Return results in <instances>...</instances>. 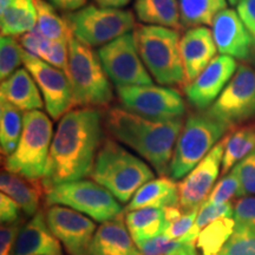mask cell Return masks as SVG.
I'll use <instances>...</instances> for the list:
<instances>
[{"label":"cell","mask_w":255,"mask_h":255,"mask_svg":"<svg viewBox=\"0 0 255 255\" xmlns=\"http://www.w3.org/2000/svg\"><path fill=\"white\" fill-rule=\"evenodd\" d=\"M180 51L186 85L193 82L219 52L213 32L207 26L188 28L181 37Z\"/></svg>","instance_id":"18"},{"label":"cell","mask_w":255,"mask_h":255,"mask_svg":"<svg viewBox=\"0 0 255 255\" xmlns=\"http://www.w3.org/2000/svg\"><path fill=\"white\" fill-rule=\"evenodd\" d=\"M18 40L25 52L30 53L31 56L41 58V56H43L44 51H45L47 45H49L51 39L44 36L39 28L36 26L34 28H32L31 31L18 37Z\"/></svg>","instance_id":"40"},{"label":"cell","mask_w":255,"mask_h":255,"mask_svg":"<svg viewBox=\"0 0 255 255\" xmlns=\"http://www.w3.org/2000/svg\"><path fill=\"white\" fill-rule=\"evenodd\" d=\"M231 129L255 119V69L238 66L237 72L219 98L207 110Z\"/></svg>","instance_id":"11"},{"label":"cell","mask_w":255,"mask_h":255,"mask_svg":"<svg viewBox=\"0 0 255 255\" xmlns=\"http://www.w3.org/2000/svg\"><path fill=\"white\" fill-rule=\"evenodd\" d=\"M21 227H23V219L13 223H8V225H1V228H0V255H12Z\"/></svg>","instance_id":"42"},{"label":"cell","mask_w":255,"mask_h":255,"mask_svg":"<svg viewBox=\"0 0 255 255\" xmlns=\"http://www.w3.org/2000/svg\"><path fill=\"white\" fill-rule=\"evenodd\" d=\"M68 77L72 88V108H108L114 100L111 81L100 57L72 37L69 41Z\"/></svg>","instance_id":"5"},{"label":"cell","mask_w":255,"mask_h":255,"mask_svg":"<svg viewBox=\"0 0 255 255\" xmlns=\"http://www.w3.org/2000/svg\"><path fill=\"white\" fill-rule=\"evenodd\" d=\"M97 55L108 77L117 88L154 84L139 57L133 32L101 46Z\"/></svg>","instance_id":"12"},{"label":"cell","mask_w":255,"mask_h":255,"mask_svg":"<svg viewBox=\"0 0 255 255\" xmlns=\"http://www.w3.org/2000/svg\"><path fill=\"white\" fill-rule=\"evenodd\" d=\"M197 213H199V209L183 212L178 218L167 223L163 232L164 237L171 239V240H181V239L187 237L191 231V228L194 227V223H195L197 218Z\"/></svg>","instance_id":"38"},{"label":"cell","mask_w":255,"mask_h":255,"mask_svg":"<svg viewBox=\"0 0 255 255\" xmlns=\"http://www.w3.org/2000/svg\"><path fill=\"white\" fill-rule=\"evenodd\" d=\"M237 70V59L229 56H216L193 82L183 88L188 102L196 110H208Z\"/></svg>","instance_id":"16"},{"label":"cell","mask_w":255,"mask_h":255,"mask_svg":"<svg viewBox=\"0 0 255 255\" xmlns=\"http://www.w3.org/2000/svg\"><path fill=\"white\" fill-rule=\"evenodd\" d=\"M178 183L171 177L154 178L139 188L130 200L127 212L141 208H167L178 206Z\"/></svg>","instance_id":"23"},{"label":"cell","mask_w":255,"mask_h":255,"mask_svg":"<svg viewBox=\"0 0 255 255\" xmlns=\"http://www.w3.org/2000/svg\"><path fill=\"white\" fill-rule=\"evenodd\" d=\"M132 32L139 57L151 77L164 87H186L178 31L139 24Z\"/></svg>","instance_id":"4"},{"label":"cell","mask_w":255,"mask_h":255,"mask_svg":"<svg viewBox=\"0 0 255 255\" xmlns=\"http://www.w3.org/2000/svg\"><path fill=\"white\" fill-rule=\"evenodd\" d=\"M37 26V8L34 0H11L0 11L1 36L18 38Z\"/></svg>","instance_id":"25"},{"label":"cell","mask_w":255,"mask_h":255,"mask_svg":"<svg viewBox=\"0 0 255 255\" xmlns=\"http://www.w3.org/2000/svg\"><path fill=\"white\" fill-rule=\"evenodd\" d=\"M72 36L89 47L103 46L135 30L136 23L131 11L122 8L87 5L65 15Z\"/></svg>","instance_id":"8"},{"label":"cell","mask_w":255,"mask_h":255,"mask_svg":"<svg viewBox=\"0 0 255 255\" xmlns=\"http://www.w3.org/2000/svg\"><path fill=\"white\" fill-rule=\"evenodd\" d=\"M183 124V119L150 120L124 108H111L104 117V127L111 137L137 152L161 176L170 173L175 145Z\"/></svg>","instance_id":"2"},{"label":"cell","mask_w":255,"mask_h":255,"mask_svg":"<svg viewBox=\"0 0 255 255\" xmlns=\"http://www.w3.org/2000/svg\"><path fill=\"white\" fill-rule=\"evenodd\" d=\"M88 255H139L123 215L103 222L97 228Z\"/></svg>","instance_id":"20"},{"label":"cell","mask_w":255,"mask_h":255,"mask_svg":"<svg viewBox=\"0 0 255 255\" xmlns=\"http://www.w3.org/2000/svg\"><path fill=\"white\" fill-rule=\"evenodd\" d=\"M46 222L69 255H88L97 231L96 223L77 210L53 205L46 210Z\"/></svg>","instance_id":"14"},{"label":"cell","mask_w":255,"mask_h":255,"mask_svg":"<svg viewBox=\"0 0 255 255\" xmlns=\"http://www.w3.org/2000/svg\"><path fill=\"white\" fill-rule=\"evenodd\" d=\"M237 223L255 227V196L240 197L234 203V216Z\"/></svg>","instance_id":"41"},{"label":"cell","mask_w":255,"mask_h":255,"mask_svg":"<svg viewBox=\"0 0 255 255\" xmlns=\"http://www.w3.org/2000/svg\"><path fill=\"white\" fill-rule=\"evenodd\" d=\"M234 216V206L231 202L226 203H209L206 202L200 207L199 213H197L196 221L194 223V227L191 228L189 234L181 240L196 242L197 237L203 228L207 227L209 223L216 221V220L222 218H233Z\"/></svg>","instance_id":"33"},{"label":"cell","mask_w":255,"mask_h":255,"mask_svg":"<svg viewBox=\"0 0 255 255\" xmlns=\"http://www.w3.org/2000/svg\"><path fill=\"white\" fill-rule=\"evenodd\" d=\"M237 11L251 36L255 59V0H240L237 5Z\"/></svg>","instance_id":"43"},{"label":"cell","mask_w":255,"mask_h":255,"mask_svg":"<svg viewBox=\"0 0 255 255\" xmlns=\"http://www.w3.org/2000/svg\"><path fill=\"white\" fill-rule=\"evenodd\" d=\"M234 197H241V187L239 181L238 174L234 169H232L231 173L226 174L219 183L213 188L212 193L209 194L207 202L209 203H226Z\"/></svg>","instance_id":"36"},{"label":"cell","mask_w":255,"mask_h":255,"mask_svg":"<svg viewBox=\"0 0 255 255\" xmlns=\"http://www.w3.org/2000/svg\"><path fill=\"white\" fill-rule=\"evenodd\" d=\"M12 255H62L60 242L47 226L43 210L20 228Z\"/></svg>","instance_id":"19"},{"label":"cell","mask_w":255,"mask_h":255,"mask_svg":"<svg viewBox=\"0 0 255 255\" xmlns=\"http://www.w3.org/2000/svg\"><path fill=\"white\" fill-rule=\"evenodd\" d=\"M0 146L2 157H8L17 148L23 132L24 116L21 111L0 100Z\"/></svg>","instance_id":"30"},{"label":"cell","mask_w":255,"mask_h":255,"mask_svg":"<svg viewBox=\"0 0 255 255\" xmlns=\"http://www.w3.org/2000/svg\"><path fill=\"white\" fill-rule=\"evenodd\" d=\"M55 68L62 70L68 75L69 72V43L68 41L50 40L41 58Z\"/></svg>","instance_id":"39"},{"label":"cell","mask_w":255,"mask_h":255,"mask_svg":"<svg viewBox=\"0 0 255 255\" xmlns=\"http://www.w3.org/2000/svg\"><path fill=\"white\" fill-rule=\"evenodd\" d=\"M239 1H240V0H228L229 5H232V6H237L239 4Z\"/></svg>","instance_id":"48"},{"label":"cell","mask_w":255,"mask_h":255,"mask_svg":"<svg viewBox=\"0 0 255 255\" xmlns=\"http://www.w3.org/2000/svg\"><path fill=\"white\" fill-rule=\"evenodd\" d=\"M37 8V27L44 36L52 40L70 41L72 30L66 17L59 14V9L47 0H34Z\"/></svg>","instance_id":"29"},{"label":"cell","mask_w":255,"mask_h":255,"mask_svg":"<svg viewBox=\"0 0 255 255\" xmlns=\"http://www.w3.org/2000/svg\"><path fill=\"white\" fill-rule=\"evenodd\" d=\"M241 187V197L255 196V151L241 159L234 168Z\"/></svg>","instance_id":"37"},{"label":"cell","mask_w":255,"mask_h":255,"mask_svg":"<svg viewBox=\"0 0 255 255\" xmlns=\"http://www.w3.org/2000/svg\"><path fill=\"white\" fill-rule=\"evenodd\" d=\"M218 255H255V227L237 223L234 233Z\"/></svg>","instance_id":"35"},{"label":"cell","mask_w":255,"mask_h":255,"mask_svg":"<svg viewBox=\"0 0 255 255\" xmlns=\"http://www.w3.org/2000/svg\"><path fill=\"white\" fill-rule=\"evenodd\" d=\"M124 109L156 121L182 120L186 103L180 92L164 85H133L117 88Z\"/></svg>","instance_id":"10"},{"label":"cell","mask_w":255,"mask_h":255,"mask_svg":"<svg viewBox=\"0 0 255 255\" xmlns=\"http://www.w3.org/2000/svg\"><path fill=\"white\" fill-rule=\"evenodd\" d=\"M98 6L102 7H110V8H123L128 4L131 2V0H94Z\"/></svg>","instance_id":"46"},{"label":"cell","mask_w":255,"mask_h":255,"mask_svg":"<svg viewBox=\"0 0 255 255\" xmlns=\"http://www.w3.org/2000/svg\"><path fill=\"white\" fill-rule=\"evenodd\" d=\"M53 135L52 122L45 113H25L23 132L15 150L5 159V170L33 180L43 178Z\"/></svg>","instance_id":"7"},{"label":"cell","mask_w":255,"mask_h":255,"mask_svg":"<svg viewBox=\"0 0 255 255\" xmlns=\"http://www.w3.org/2000/svg\"><path fill=\"white\" fill-rule=\"evenodd\" d=\"M59 11L76 12L87 6L88 0H47Z\"/></svg>","instance_id":"45"},{"label":"cell","mask_w":255,"mask_h":255,"mask_svg":"<svg viewBox=\"0 0 255 255\" xmlns=\"http://www.w3.org/2000/svg\"><path fill=\"white\" fill-rule=\"evenodd\" d=\"M9 1H11V0H0V11H2V9L7 7Z\"/></svg>","instance_id":"47"},{"label":"cell","mask_w":255,"mask_h":255,"mask_svg":"<svg viewBox=\"0 0 255 255\" xmlns=\"http://www.w3.org/2000/svg\"><path fill=\"white\" fill-rule=\"evenodd\" d=\"M212 32L220 55L238 60H248L253 57V44L238 11L226 8L216 15Z\"/></svg>","instance_id":"17"},{"label":"cell","mask_w":255,"mask_h":255,"mask_svg":"<svg viewBox=\"0 0 255 255\" xmlns=\"http://www.w3.org/2000/svg\"><path fill=\"white\" fill-rule=\"evenodd\" d=\"M45 202L47 206L69 207L101 223L123 215L120 201L94 180L72 181L47 188Z\"/></svg>","instance_id":"9"},{"label":"cell","mask_w":255,"mask_h":255,"mask_svg":"<svg viewBox=\"0 0 255 255\" xmlns=\"http://www.w3.org/2000/svg\"><path fill=\"white\" fill-rule=\"evenodd\" d=\"M91 178L110 191L120 202L127 203L155 173L149 164L128 151L120 142L104 139L96 156Z\"/></svg>","instance_id":"3"},{"label":"cell","mask_w":255,"mask_h":255,"mask_svg":"<svg viewBox=\"0 0 255 255\" xmlns=\"http://www.w3.org/2000/svg\"><path fill=\"white\" fill-rule=\"evenodd\" d=\"M128 231L136 245L163 235L165 215L163 208H141L127 212Z\"/></svg>","instance_id":"26"},{"label":"cell","mask_w":255,"mask_h":255,"mask_svg":"<svg viewBox=\"0 0 255 255\" xmlns=\"http://www.w3.org/2000/svg\"><path fill=\"white\" fill-rule=\"evenodd\" d=\"M182 27L209 26L216 15L227 8L228 0H178Z\"/></svg>","instance_id":"27"},{"label":"cell","mask_w":255,"mask_h":255,"mask_svg":"<svg viewBox=\"0 0 255 255\" xmlns=\"http://www.w3.org/2000/svg\"><path fill=\"white\" fill-rule=\"evenodd\" d=\"M23 64L39 88L49 116L53 121L62 119L71 110L73 101L71 83L68 75L25 51Z\"/></svg>","instance_id":"13"},{"label":"cell","mask_w":255,"mask_h":255,"mask_svg":"<svg viewBox=\"0 0 255 255\" xmlns=\"http://www.w3.org/2000/svg\"><path fill=\"white\" fill-rule=\"evenodd\" d=\"M231 128L207 113L188 116L183 124L170 164V177L182 180L209 154Z\"/></svg>","instance_id":"6"},{"label":"cell","mask_w":255,"mask_h":255,"mask_svg":"<svg viewBox=\"0 0 255 255\" xmlns=\"http://www.w3.org/2000/svg\"><path fill=\"white\" fill-rule=\"evenodd\" d=\"M136 17L145 25L181 30V11L178 0H135Z\"/></svg>","instance_id":"24"},{"label":"cell","mask_w":255,"mask_h":255,"mask_svg":"<svg viewBox=\"0 0 255 255\" xmlns=\"http://www.w3.org/2000/svg\"><path fill=\"white\" fill-rule=\"evenodd\" d=\"M227 135L210 150L189 174L178 182V206L183 212L200 209L212 193L222 170V158L225 152Z\"/></svg>","instance_id":"15"},{"label":"cell","mask_w":255,"mask_h":255,"mask_svg":"<svg viewBox=\"0 0 255 255\" xmlns=\"http://www.w3.org/2000/svg\"><path fill=\"white\" fill-rule=\"evenodd\" d=\"M234 218H222L209 223L197 237L196 247L202 255H218L234 233Z\"/></svg>","instance_id":"31"},{"label":"cell","mask_w":255,"mask_h":255,"mask_svg":"<svg viewBox=\"0 0 255 255\" xmlns=\"http://www.w3.org/2000/svg\"><path fill=\"white\" fill-rule=\"evenodd\" d=\"M104 117L97 108H75L60 119L53 135L43 184L47 188L90 176L103 143Z\"/></svg>","instance_id":"1"},{"label":"cell","mask_w":255,"mask_h":255,"mask_svg":"<svg viewBox=\"0 0 255 255\" xmlns=\"http://www.w3.org/2000/svg\"><path fill=\"white\" fill-rule=\"evenodd\" d=\"M21 208L13 199L1 193L0 195V220L1 225H8L20 220Z\"/></svg>","instance_id":"44"},{"label":"cell","mask_w":255,"mask_h":255,"mask_svg":"<svg viewBox=\"0 0 255 255\" xmlns=\"http://www.w3.org/2000/svg\"><path fill=\"white\" fill-rule=\"evenodd\" d=\"M255 151V124H248L227 135L222 158V175L237 165L252 152Z\"/></svg>","instance_id":"28"},{"label":"cell","mask_w":255,"mask_h":255,"mask_svg":"<svg viewBox=\"0 0 255 255\" xmlns=\"http://www.w3.org/2000/svg\"><path fill=\"white\" fill-rule=\"evenodd\" d=\"M24 49L18 38L1 36L0 38V78L5 81L23 64Z\"/></svg>","instance_id":"34"},{"label":"cell","mask_w":255,"mask_h":255,"mask_svg":"<svg viewBox=\"0 0 255 255\" xmlns=\"http://www.w3.org/2000/svg\"><path fill=\"white\" fill-rule=\"evenodd\" d=\"M1 193L13 199L21 210L28 216L39 212L43 196H45V187L41 180H33L21 175L5 170L0 176Z\"/></svg>","instance_id":"22"},{"label":"cell","mask_w":255,"mask_h":255,"mask_svg":"<svg viewBox=\"0 0 255 255\" xmlns=\"http://www.w3.org/2000/svg\"><path fill=\"white\" fill-rule=\"evenodd\" d=\"M0 100L27 113L45 107L39 88L26 68L18 69L0 85Z\"/></svg>","instance_id":"21"},{"label":"cell","mask_w":255,"mask_h":255,"mask_svg":"<svg viewBox=\"0 0 255 255\" xmlns=\"http://www.w3.org/2000/svg\"><path fill=\"white\" fill-rule=\"evenodd\" d=\"M139 255H197L196 242L171 240L164 235L136 245Z\"/></svg>","instance_id":"32"}]
</instances>
